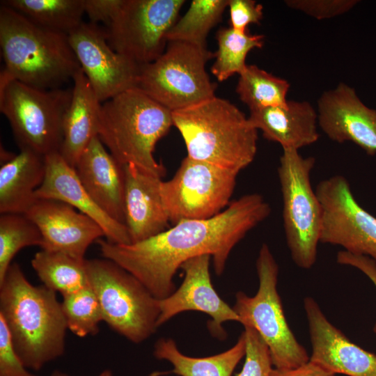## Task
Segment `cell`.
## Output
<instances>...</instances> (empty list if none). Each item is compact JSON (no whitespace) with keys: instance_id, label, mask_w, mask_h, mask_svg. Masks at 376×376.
Wrapping results in <instances>:
<instances>
[{"instance_id":"4316f807","label":"cell","mask_w":376,"mask_h":376,"mask_svg":"<svg viewBox=\"0 0 376 376\" xmlns=\"http://www.w3.org/2000/svg\"><path fill=\"white\" fill-rule=\"evenodd\" d=\"M14 9L45 29L68 34L82 22L84 0H5Z\"/></svg>"},{"instance_id":"ab89813d","label":"cell","mask_w":376,"mask_h":376,"mask_svg":"<svg viewBox=\"0 0 376 376\" xmlns=\"http://www.w3.org/2000/svg\"><path fill=\"white\" fill-rule=\"evenodd\" d=\"M50 376H69L67 374L60 372V371H54L52 373ZM97 376H112V373L110 370L106 369L103 371H102Z\"/></svg>"},{"instance_id":"f35d334b","label":"cell","mask_w":376,"mask_h":376,"mask_svg":"<svg viewBox=\"0 0 376 376\" xmlns=\"http://www.w3.org/2000/svg\"><path fill=\"white\" fill-rule=\"evenodd\" d=\"M313 362L308 363L296 368L280 370L273 368L270 376H335Z\"/></svg>"},{"instance_id":"277c9868","label":"cell","mask_w":376,"mask_h":376,"mask_svg":"<svg viewBox=\"0 0 376 376\" xmlns=\"http://www.w3.org/2000/svg\"><path fill=\"white\" fill-rule=\"evenodd\" d=\"M189 158L240 173L254 160L258 130L228 100L214 96L172 111Z\"/></svg>"},{"instance_id":"8992f818","label":"cell","mask_w":376,"mask_h":376,"mask_svg":"<svg viewBox=\"0 0 376 376\" xmlns=\"http://www.w3.org/2000/svg\"><path fill=\"white\" fill-rule=\"evenodd\" d=\"M72 88L40 89L0 79V111L8 120L19 149L43 157L60 152L63 123Z\"/></svg>"},{"instance_id":"836d02e7","label":"cell","mask_w":376,"mask_h":376,"mask_svg":"<svg viewBox=\"0 0 376 376\" xmlns=\"http://www.w3.org/2000/svg\"><path fill=\"white\" fill-rule=\"evenodd\" d=\"M357 0H286L288 7L317 19H330L350 10Z\"/></svg>"},{"instance_id":"4dcf8cb0","label":"cell","mask_w":376,"mask_h":376,"mask_svg":"<svg viewBox=\"0 0 376 376\" xmlns=\"http://www.w3.org/2000/svg\"><path fill=\"white\" fill-rule=\"evenodd\" d=\"M41 233L26 214L5 213L0 215V283L12 260L22 249L42 245Z\"/></svg>"},{"instance_id":"44dd1931","label":"cell","mask_w":376,"mask_h":376,"mask_svg":"<svg viewBox=\"0 0 376 376\" xmlns=\"http://www.w3.org/2000/svg\"><path fill=\"white\" fill-rule=\"evenodd\" d=\"M123 166L125 225L131 243H136L169 228V219L161 196L162 178L132 164Z\"/></svg>"},{"instance_id":"ffe728a7","label":"cell","mask_w":376,"mask_h":376,"mask_svg":"<svg viewBox=\"0 0 376 376\" xmlns=\"http://www.w3.org/2000/svg\"><path fill=\"white\" fill-rule=\"evenodd\" d=\"M84 189L109 217L125 224V172L95 136L74 167Z\"/></svg>"},{"instance_id":"7a4b0ae2","label":"cell","mask_w":376,"mask_h":376,"mask_svg":"<svg viewBox=\"0 0 376 376\" xmlns=\"http://www.w3.org/2000/svg\"><path fill=\"white\" fill-rule=\"evenodd\" d=\"M0 315L26 368L39 370L63 354L68 326L61 302L56 292L32 285L16 263L0 283Z\"/></svg>"},{"instance_id":"1f68e13d","label":"cell","mask_w":376,"mask_h":376,"mask_svg":"<svg viewBox=\"0 0 376 376\" xmlns=\"http://www.w3.org/2000/svg\"><path fill=\"white\" fill-rule=\"evenodd\" d=\"M62 297L61 306L68 329L79 337L97 334L103 315L91 285Z\"/></svg>"},{"instance_id":"d4e9b609","label":"cell","mask_w":376,"mask_h":376,"mask_svg":"<svg viewBox=\"0 0 376 376\" xmlns=\"http://www.w3.org/2000/svg\"><path fill=\"white\" fill-rule=\"evenodd\" d=\"M246 343L242 332L234 346L221 353L206 357H191L178 350L171 338H160L154 347V356L169 361V372L179 376H231L245 355Z\"/></svg>"},{"instance_id":"52a82bcc","label":"cell","mask_w":376,"mask_h":376,"mask_svg":"<svg viewBox=\"0 0 376 376\" xmlns=\"http://www.w3.org/2000/svg\"><path fill=\"white\" fill-rule=\"evenodd\" d=\"M259 287L253 297L235 295L233 307L244 327L256 329L269 347L274 368H298L310 361L286 321L277 291L279 266L268 246L263 244L256 260Z\"/></svg>"},{"instance_id":"e0dca14e","label":"cell","mask_w":376,"mask_h":376,"mask_svg":"<svg viewBox=\"0 0 376 376\" xmlns=\"http://www.w3.org/2000/svg\"><path fill=\"white\" fill-rule=\"evenodd\" d=\"M26 214L41 233L42 250L85 259L88 246L104 236L94 220L60 201L38 199Z\"/></svg>"},{"instance_id":"603a6c76","label":"cell","mask_w":376,"mask_h":376,"mask_svg":"<svg viewBox=\"0 0 376 376\" xmlns=\"http://www.w3.org/2000/svg\"><path fill=\"white\" fill-rule=\"evenodd\" d=\"M72 81L71 102L63 118L60 154L74 168L86 148L98 134L102 103L81 69Z\"/></svg>"},{"instance_id":"4fadbf2b","label":"cell","mask_w":376,"mask_h":376,"mask_svg":"<svg viewBox=\"0 0 376 376\" xmlns=\"http://www.w3.org/2000/svg\"><path fill=\"white\" fill-rule=\"evenodd\" d=\"M315 191L322 210L320 242L376 261V218L358 203L347 179L333 175Z\"/></svg>"},{"instance_id":"d6a6232c","label":"cell","mask_w":376,"mask_h":376,"mask_svg":"<svg viewBox=\"0 0 376 376\" xmlns=\"http://www.w3.org/2000/svg\"><path fill=\"white\" fill-rule=\"evenodd\" d=\"M245 360L235 376H270L273 369L269 350L256 329L244 327Z\"/></svg>"},{"instance_id":"f546056e","label":"cell","mask_w":376,"mask_h":376,"mask_svg":"<svg viewBox=\"0 0 376 376\" xmlns=\"http://www.w3.org/2000/svg\"><path fill=\"white\" fill-rule=\"evenodd\" d=\"M228 0H193L185 14L166 34L167 41H182L206 47L210 30L221 21Z\"/></svg>"},{"instance_id":"5bb4252c","label":"cell","mask_w":376,"mask_h":376,"mask_svg":"<svg viewBox=\"0 0 376 376\" xmlns=\"http://www.w3.org/2000/svg\"><path fill=\"white\" fill-rule=\"evenodd\" d=\"M68 38L101 103L136 86L141 66L111 47L104 28L83 22Z\"/></svg>"},{"instance_id":"6da1fadb","label":"cell","mask_w":376,"mask_h":376,"mask_svg":"<svg viewBox=\"0 0 376 376\" xmlns=\"http://www.w3.org/2000/svg\"><path fill=\"white\" fill-rule=\"evenodd\" d=\"M271 212L259 194L244 195L216 216L182 220L143 241L118 244L99 239L101 254L137 279L157 299L175 290L173 277L188 260L210 255L221 275L234 246Z\"/></svg>"},{"instance_id":"3957f363","label":"cell","mask_w":376,"mask_h":376,"mask_svg":"<svg viewBox=\"0 0 376 376\" xmlns=\"http://www.w3.org/2000/svg\"><path fill=\"white\" fill-rule=\"evenodd\" d=\"M0 46L5 63L1 79L53 89L72 80L81 69L68 34L40 26L2 4Z\"/></svg>"},{"instance_id":"8fae6325","label":"cell","mask_w":376,"mask_h":376,"mask_svg":"<svg viewBox=\"0 0 376 376\" xmlns=\"http://www.w3.org/2000/svg\"><path fill=\"white\" fill-rule=\"evenodd\" d=\"M238 173L185 157L171 179L160 185L169 221L206 219L225 210L233 194Z\"/></svg>"},{"instance_id":"d6986e66","label":"cell","mask_w":376,"mask_h":376,"mask_svg":"<svg viewBox=\"0 0 376 376\" xmlns=\"http://www.w3.org/2000/svg\"><path fill=\"white\" fill-rule=\"evenodd\" d=\"M46 173L37 189L38 199L57 200L72 206L94 220L102 229L107 240L118 244H131L126 226L104 212L93 201L79 180L75 169L54 152L45 157Z\"/></svg>"},{"instance_id":"5b68a950","label":"cell","mask_w":376,"mask_h":376,"mask_svg":"<svg viewBox=\"0 0 376 376\" xmlns=\"http://www.w3.org/2000/svg\"><path fill=\"white\" fill-rule=\"evenodd\" d=\"M172 126V111L134 87L101 104L97 136L121 165L162 178L166 171L154 151Z\"/></svg>"},{"instance_id":"7402d4cb","label":"cell","mask_w":376,"mask_h":376,"mask_svg":"<svg viewBox=\"0 0 376 376\" xmlns=\"http://www.w3.org/2000/svg\"><path fill=\"white\" fill-rule=\"evenodd\" d=\"M249 119L265 139L283 149L299 150L320 137L318 112L307 101L288 100L284 105L252 110Z\"/></svg>"},{"instance_id":"30bf717a","label":"cell","mask_w":376,"mask_h":376,"mask_svg":"<svg viewBox=\"0 0 376 376\" xmlns=\"http://www.w3.org/2000/svg\"><path fill=\"white\" fill-rule=\"evenodd\" d=\"M315 163L313 157L283 149L278 167L286 242L293 262L302 269L316 261L322 226V206L311 183Z\"/></svg>"},{"instance_id":"ac0fdd59","label":"cell","mask_w":376,"mask_h":376,"mask_svg":"<svg viewBox=\"0 0 376 376\" xmlns=\"http://www.w3.org/2000/svg\"><path fill=\"white\" fill-rule=\"evenodd\" d=\"M304 304L312 345L310 361L335 375L376 376V354L350 341L312 297Z\"/></svg>"},{"instance_id":"cb8c5ba5","label":"cell","mask_w":376,"mask_h":376,"mask_svg":"<svg viewBox=\"0 0 376 376\" xmlns=\"http://www.w3.org/2000/svg\"><path fill=\"white\" fill-rule=\"evenodd\" d=\"M45 157L22 149L0 168V213L26 214L45 179Z\"/></svg>"},{"instance_id":"7c38bea8","label":"cell","mask_w":376,"mask_h":376,"mask_svg":"<svg viewBox=\"0 0 376 376\" xmlns=\"http://www.w3.org/2000/svg\"><path fill=\"white\" fill-rule=\"evenodd\" d=\"M183 0H124L104 30L108 43L118 54L142 66L165 51L166 34L178 19Z\"/></svg>"},{"instance_id":"9c48e42d","label":"cell","mask_w":376,"mask_h":376,"mask_svg":"<svg viewBox=\"0 0 376 376\" xmlns=\"http://www.w3.org/2000/svg\"><path fill=\"white\" fill-rule=\"evenodd\" d=\"M214 57L206 47L169 41L159 57L141 66L135 87L171 111L194 105L215 96L205 69Z\"/></svg>"},{"instance_id":"83f0119b","label":"cell","mask_w":376,"mask_h":376,"mask_svg":"<svg viewBox=\"0 0 376 376\" xmlns=\"http://www.w3.org/2000/svg\"><path fill=\"white\" fill-rule=\"evenodd\" d=\"M218 49L214 52L215 61L211 68L212 74L219 81H224L235 74L240 75L246 66V58L253 49H261L265 36L241 33L232 28H221L216 33Z\"/></svg>"},{"instance_id":"8d00e7d4","label":"cell","mask_w":376,"mask_h":376,"mask_svg":"<svg viewBox=\"0 0 376 376\" xmlns=\"http://www.w3.org/2000/svg\"><path fill=\"white\" fill-rule=\"evenodd\" d=\"M124 0H84V13L90 23L108 26L118 13Z\"/></svg>"},{"instance_id":"f1b7e54d","label":"cell","mask_w":376,"mask_h":376,"mask_svg":"<svg viewBox=\"0 0 376 376\" xmlns=\"http://www.w3.org/2000/svg\"><path fill=\"white\" fill-rule=\"evenodd\" d=\"M290 83L255 65H246L239 75L236 93L250 111L287 103Z\"/></svg>"},{"instance_id":"ba28073f","label":"cell","mask_w":376,"mask_h":376,"mask_svg":"<svg viewBox=\"0 0 376 376\" xmlns=\"http://www.w3.org/2000/svg\"><path fill=\"white\" fill-rule=\"evenodd\" d=\"M86 266L104 322L134 343L143 342L155 332L158 299L137 279L106 258L86 259Z\"/></svg>"},{"instance_id":"d590c367","label":"cell","mask_w":376,"mask_h":376,"mask_svg":"<svg viewBox=\"0 0 376 376\" xmlns=\"http://www.w3.org/2000/svg\"><path fill=\"white\" fill-rule=\"evenodd\" d=\"M230 28L245 33L251 24H260L263 18V6L253 0H228Z\"/></svg>"},{"instance_id":"2e32d148","label":"cell","mask_w":376,"mask_h":376,"mask_svg":"<svg viewBox=\"0 0 376 376\" xmlns=\"http://www.w3.org/2000/svg\"><path fill=\"white\" fill-rule=\"evenodd\" d=\"M320 128L331 140L352 142L368 155L376 154V110L360 100L354 88L340 82L318 100Z\"/></svg>"},{"instance_id":"9a60e30c","label":"cell","mask_w":376,"mask_h":376,"mask_svg":"<svg viewBox=\"0 0 376 376\" xmlns=\"http://www.w3.org/2000/svg\"><path fill=\"white\" fill-rule=\"evenodd\" d=\"M207 254L194 257L180 267L185 277L180 286L166 298L158 299L159 315L157 328L173 316L185 311H199L212 318L208 328L212 334L223 338L226 333L222 324L240 322L239 316L217 294L211 281Z\"/></svg>"},{"instance_id":"e575fe53","label":"cell","mask_w":376,"mask_h":376,"mask_svg":"<svg viewBox=\"0 0 376 376\" xmlns=\"http://www.w3.org/2000/svg\"><path fill=\"white\" fill-rule=\"evenodd\" d=\"M0 376H36L28 370L17 353L10 331L0 315Z\"/></svg>"},{"instance_id":"74e56055","label":"cell","mask_w":376,"mask_h":376,"mask_svg":"<svg viewBox=\"0 0 376 376\" xmlns=\"http://www.w3.org/2000/svg\"><path fill=\"white\" fill-rule=\"evenodd\" d=\"M336 261L340 265L357 268L366 274L376 287V261L373 258L340 251L337 253ZM373 331L376 334V322L373 327Z\"/></svg>"},{"instance_id":"484cf974","label":"cell","mask_w":376,"mask_h":376,"mask_svg":"<svg viewBox=\"0 0 376 376\" xmlns=\"http://www.w3.org/2000/svg\"><path fill=\"white\" fill-rule=\"evenodd\" d=\"M31 263L43 285L62 296L90 285L86 259L42 249L34 255Z\"/></svg>"}]
</instances>
